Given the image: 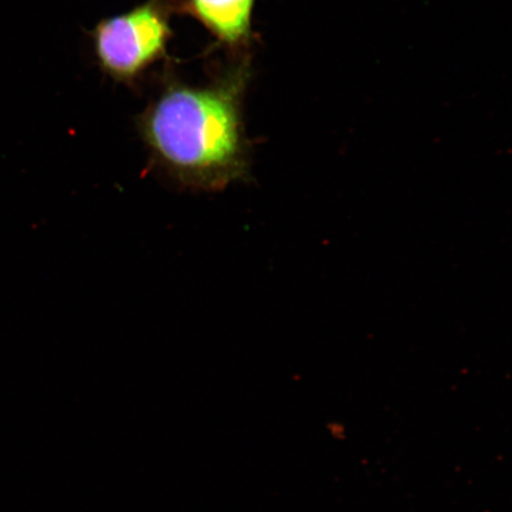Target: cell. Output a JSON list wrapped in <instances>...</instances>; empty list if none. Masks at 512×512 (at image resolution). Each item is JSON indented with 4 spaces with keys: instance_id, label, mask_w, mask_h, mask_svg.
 Segmentation results:
<instances>
[{
    "instance_id": "obj_2",
    "label": "cell",
    "mask_w": 512,
    "mask_h": 512,
    "mask_svg": "<svg viewBox=\"0 0 512 512\" xmlns=\"http://www.w3.org/2000/svg\"><path fill=\"white\" fill-rule=\"evenodd\" d=\"M174 0H146L123 14L104 18L91 32L96 62L114 81L132 86L164 59L172 37Z\"/></svg>"
},
{
    "instance_id": "obj_3",
    "label": "cell",
    "mask_w": 512,
    "mask_h": 512,
    "mask_svg": "<svg viewBox=\"0 0 512 512\" xmlns=\"http://www.w3.org/2000/svg\"><path fill=\"white\" fill-rule=\"evenodd\" d=\"M174 6L196 19L222 47L236 50L251 41L255 0H174Z\"/></svg>"
},
{
    "instance_id": "obj_1",
    "label": "cell",
    "mask_w": 512,
    "mask_h": 512,
    "mask_svg": "<svg viewBox=\"0 0 512 512\" xmlns=\"http://www.w3.org/2000/svg\"><path fill=\"white\" fill-rule=\"evenodd\" d=\"M247 79L246 63L204 85L169 78L139 115L138 132L151 162L178 187L219 192L247 178Z\"/></svg>"
}]
</instances>
